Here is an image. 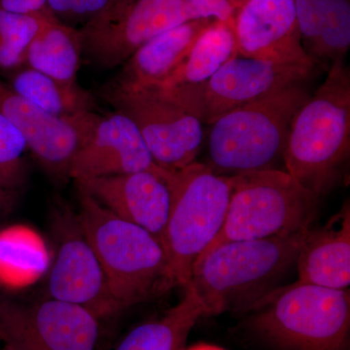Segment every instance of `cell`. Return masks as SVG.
I'll return each mask as SVG.
<instances>
[{
	"label": "cell",
	"mask_w": 350,
	"mask_h": 350,
	"mask_svg": "<svg viewBox=\"0 0 350 350\" xmlns=\"http://www.w3.org/2000/svg\"><path fill=\"white\" fill-rule=\"evenodd\" d=\"M206 308L193 288H185L176 306L129 332L115 350H183L197 322L206 317Z\"/></svg>",
	"instance_id": "21"
},
{
	"label": "cell",
	"mask_w": 350,
	"mask_h": 350,
	"mask_svg": "<svg viewBox=\"0 0 350 350\" xmlns=\"http://www.w3.org/2000/svg\"><path fill=\"white\" fill-rule=\"evenodd\" d=\"M232 177L224 227L204 253L229 241L291 236L310 229L319 198L287 172L269 170Z\"/></svg>",
	"instance_id": "7"
},
{
	"label": "cell",
	"mask_w": 350,
	"mask_h": 350,
	"mask_svg": "<svg viewBox=\"0 0 350 350\" xmlns=\"http://www.w3.org/2000/svg\"><path fill=\"white\" fill-rule=\"evenodd\" d=\"M230 2L232 4V6L234 7V8L237 9L239 8V6L241 5V4L243 3V2H245L246 0H229Z\"/></svg>",
	"instance_id": "33"
},
{
	"label": "cell",
	"mask_w": 350,
	"mask_h": 350,
	"mask_svg": "<svg viewBox=\"0 0 350 350\" xmlns=\"http://www.w3.org/2000/svg\"><path fill=\"white\" fill-rule=\"evenodd\" d=\"M0 113L24 135L27 148L51 178L68 180L78 139L69 120L43 112L0 79Z\"/></svg>",
	"instance_id": "16"
},
{
	"label": "cell",
	"mask_w": 350,
	"mask_h": 350,
	"mask_svg": "<svg viewBox=\"0 0 350 350\" xmlns=\"http://www.w3.org/2000/svg\"><path fill=\"white\" fill-rule=\"evenodd\" d=\"M183 350H225L221 347H216V345H207V344H198L189 347V349H184Z\"/></svg>",
	"instance_id": "32"
},
{
	"label": "cell",
	"mask_w": 350,
	"mask_h": 350,
	"mask_svg": "<svg viewBox=\"0 0 350 350\" xmlns=\"http://www.w3.org/2000/svg\"><path fill=\"white\" fill-rule=\"evenodd\" d=\"M77 135L69 177L75 181L138 172H163L131 119L114 111L80 113L68 119Z\"/></svg>",
	"instance_id": "12"
},
{
	"label": "cell",
	"mask_w": 350,
	"mask_h": 350,
	"mask_svg": "<svg viewBox=\"0 0 350 350\" xmlns=\"http://www.w3.org/2000/svg\"><path fill=\"white\" fill-rule=\"evenodd\" d=\"M169 183L172 202L162 241L177 285L185 288L196 264L224 227L232 177L195 162L170 172Z\"/></svg>",
	"instance_id": "6"
},
{
	"label": "cell",
	"mask_w": 350,
	"mask_h": 350,
	"mask_svg": "<svg viewBox=\"0 0 350 350\" xmlns=\"http://www.w3.org/2000/svg\"><path fill=\"white\" fill-rule=\"evenodd\" d=\"M250 326L275 350H349V289L296 282L278 287L254 308Z\"/></svg>",
	"instance_id": "5"
},
{
	"label": "cell",
	"mask_w": 350,
	"mask_h": 350,
	"mask_svg": "<svg viewBox=\"0 0 350 350\" xmlns=\"http://www.w3.org/2000/svg\"><path fill=\"white\" fill-rule=\"evenodd\" d=\"M296 266L297 282L332 289H349V204L324 227L308 230L299 250Z\"/></svg>",
	"instance_id": "18"
},
{
	"label": "cell",
	"mask_w": 350,
	"mask_h": 350,
	"mask_svg": "<svg viewBox=\"0 0 350 350\" xmlns=\"http://www.w3.org/2000/svg\"><path fill=\"white\" fill-rule=\"evenodd\" d=\"M38 15L0 10V70L6 75L25 66L27 49L38 29Z\"/></svg>",
	"instance_id": "25"
},
{
	"label": "cell",
	"mask_w": 350,
	"mask_h": 350,
	"mask_svg": "<svg viewBox=\"0 0 350 350\" xmlns=\"http://www.w3.org/2000/svg\"><path fill=\"white\" fill-rule=\"evenodd\" d=\"M77 219L100 260L115 300L123 310L177 286L160 239L118 217L77 186Z\"/></svg>",
	"instance_id": "1"
},
{
	"label": "cell",
	"mask_w": 350,
	"mask_h": 350,
	"mask_svg": "<svg viewBox=\"0 0 350 350\" xmlns=\"http://www.w3.org/2000/svg\"><path fill=\"white\" fill-rule=\"evenodd\" d=\"M0 350H4V349H0Z\"/></svg>",
	"instance_id": "34"
},
{
	"label": "cell",
	"mask_w": 350,
	"mask_h": 350,
	"mask_svg": "<svg viewBox=\"0 0 350 350\" xmlns=\"http://www.w3.org/2000/svg\"><path fill=\"white\" fill-rule=\"evenodd\" d=\"M170 172H138L75 183L115 215L163 241L172 202Z\"/></svg>",
	"instance_id": "15"
},
{
	"label": "cell",
	"mask_w": 350,
	"mask_h": 350,
	"mask_svg": "<svg viewBox=\"0 0 350 350\" xmlns=\"http://www.w3.org/2000/svg\"><path fill=\"white\" fill-rule=\"evenodd\" d=\"M100 320L82 306L48 300L23 304L0 297L4 350H98Z\"/></svg>",
	"instance_id": "10"
},
{
	"label": "cell",
	"mask_w": 350,
	"mask_h": 350,
	"mask_svg": "<svg viewBox=\"0 0 350 350\" xmlns=\"http://www.w3.org/2000/svg\"><path fill=\"white\" fill-rule=\"evenodd\" d=\"M0 10L32 16L49 12L47 0H0Z\"/></svg>",
	"instance_id": "29"
},
{
	"label": "cell",
	"mask_w": 350,
	"mask_h": 350,
	"mask_svg": "<svg viewBox=\"0 0 350 350\" xmlns=\"http://www.w3.org/2000/svg\"><path fill=\"white\" fill-rule=\"evenodd\" d=\"M18 195L19 192L17 191L0 187V217H4L12 213L17 204Z\"/></svg>",
	"instance_id": "30"
},
{
	"label": "cell",
	"mask_w": 350,
	"mask_h": 350,
	"mask_svg": "<svg viewBox=\"0 0 350 350\" xmlns=\"http://www.w3.org/2000/svg\"><path fill=\"white\" fill-rule=\"evenodd\" d=\"M109 0H47L48 11L64 24L83 25L103 12Z\"/></svg>",
	"instance_id": "27"
},
{
	"label": "cell",
	"mask_w": 350,
	"mask_h": 350,
	"mask_svg": "<svg viewBox=\"0 0 350 350\" xmlns=\"http://www.w3.org/2000/svg\"><path fill=\"white\" fill-rule=\"evenodd\" d=\"M349 153L350 70L340 61L295 115L283 163L319 199L342 179Z\"/></svg>",
	"instance_id": "2"
},
{
	"label": "cell",
	"mask_w": 350,
	"mask_h": 350,
	"mask_svg": "<svg viewBox=\"0 0 350 350\" xmlns=\"http://www.w3.org/2000/svg\"><path fill=\"white\" fill-rule=\"evenodd\" d=\"M194 15L183 0H137L116 15H98L79 31L82 59L100 70L123 66L144 44Z\"/></svg>",
	"instance_id": "11"
},
{
	"label": "cell",
	"mask_w": 350,
	"mask_h": 350,
	"mask_svg": "<svg viewBox=\"0 0 350 350\" xmlns=\"http://www.w3.org/2000/svg\"><path fill=\"white\" fill-rule=\"evenodd\" d=\"M301 45L315 66L345 61L350 48V0H294Z\"/></svg>",
	"instance_id": "19"
},
{
	"label": "cell",
	"mask_w": 350,
	"mask_h": 350,
	"mask_svg": "<svg viewBox=\"0 0 350 350\" xmlns=\"http://www.w3.org/2000/svg\"><path fill=\"white\" fill-rule=\"evenodd\" d=\"M308 230L291 236L229 241L204 253L188 286L202 301L207 317L230 310L251 312L296 265Z\"/></svg>",
	"instance_id": "3"
},
{
	"label": "cell",
	"mask_w": 350,
	"mask_h": 350,
	"mask_svg": "<svg viewBox=\"0 0 350 350\" xmlns=\"http://www.w3.org/2000/svg\"><path fill=\"white\" fill-rule=\"evenodd\" d=\"M314 68L305 64L237 56L204 84L172 91L163 90L202 124L211 125L234 108L283 88L305 82Z\"/></svg>",
	"instance_id": "9"
},
{
	"label": "cell",
	"mask_w": 350,
	"mask_h": 350,
	"mask_svg": "<svg viewBox=\"0 0 350 350\" xmlns=\"http://www.w3.org/2000/svg\"><path fill=\"white\" fill-rule=\"evenodd\" d=\"M42 241L24 227L0 232V284L16 287L36 280L47 267Z\"/></svg>",
	"instance_id": "24"
},
{
	"label": "cell",
	"mask_w": 350,
	"mask_h": 350,
	"mask_svg": "<svg viewBox=\"0 0 350 350\" xmlns=\"http://www.w3.org/2000/svg\"><path fill=\"white\" fill-rule=\"evenodd\" d=\"M232 25L238 56L314 66L301 45L294 0H246Z\"/></svg>",
	"instance_id": "14"
},
{
	"label": "cell",
	"mask_w": 350,
	"mask_h": 350,
	"mask_svg": "<svg viewBox=\"0 0 350 350\" xmlns=\"http://www.w3.org/2000/svg\"><path fill=\"white\" fill-rule=\"evenodd\" d=\"M195 19H214L230 22L236 8L229 0H183Z\"/></svg>",
	"instance_id": "28"
},
{
	"label": "cell",
	"mask_w": 350,
	"mask_h": 350,
	"mask_svg": "<svg viewBox=\"0 0 350 350\" xmlns=\"http://www.w3.org/2000/svg\"><path fill=\"white\" fill-rule=\"evenodd\" d=\"M39 25L25 57V66L64 83H77L82 61L78 29L50 12L39 14Z\"/></svg>",
	"instance_id": "20"
},
{
	"label": "cell",
	"mask_w": 350,
	"mask_h": 350,
	"mask_svg": "<svg viewBox=\"0 0 350 350\" xmlns=\"http://www.w3.org/2000/svg\"><path fill=\"white\" fill-rule=\"evenodd\" d=\"M100 94L137 126L159 167L176 172L196 162L204 142L202 123L162 87L105 84Z\"/></svg>",
	"instance_id": "8"
},
{
	"label": "cell",
	"mask_w": 350,
	"mask_h": 350,
	"mask_svg": "<svg viewBox=\"0 0 350 350\" xmlns=\"http://www.w3.org/2000/svg\"><path fill=\"white\" fill-rule=\"evenodd\" d=\"M137 0H109L105 10L111 11V12H119V11L125 10L131 4L135 3Z\"/></svg>",
	"instance_id": "31"
},
{
	"label": "cell",
	"mask_w": 350,
	"mask_h": 350,
	"mask_svg": "<svg viewBox=\"0 0 350 350\" xmlns=\"http://www.w3.org/2000/svg\"><path fill=\"white\" fill-rule=\"evenodd\" d=\"M6 75L18 94L55 118L68 120L98 108L93 94L78 83L59 81L27 66Z\"/></svg>",
	"instance_id": "22"
},
{
	"label": "cell",
	"mask_w": 350,
	"mask_h": 350,
	"mask_svg": "<svg viewBox=\"0 0 350 350\" xmlns=\"http://www.w3.org/2000/svg\"><path fill=\"white\" fill-rule=\"evenodd\" d=\"M303 84L278 90L215 120L207 138L206 165L225 176L276 170L295 115L310 96Z\"/></svg>",
	"instance_id": "4"
},
{
	"label": "cell",
	"mask_w": 350,
	"mask_h": 350,
	"mask_svg": "<svg viewBox=\"0 0 350 350\" xmlns=\"http://www.w3.org/2000/svg\"><path fill=\"white\" fill-rule=\"evenodd\" d=\"M57 217L59 243L48 278L50 298L82 306L100 320L122 312L77 216L66 211Z\"/></svg>",
	"instance_id": "13"
},
{
	"label": "cell",
	"mask_w": 350,
	"mask_h": 350,
	"mask_svg": "<svg viewBox=\"0 0 350 350\" xmlns=\"http://www.w3.org/2000/svg\"><path fill=\"white\" fill-rule=\"evenodd\" d=\"M232 20H213L207 25L181 66L161 87L172 91L200 86L238 56Z\"/></svg>",
	"instance_id": "23"
},
{
	"label": "cell",
	"mask_w": 350,
	"mask_h": 350,
	"mask_svg": "<svg viewBox=\"0 0 350 350\" xmlns=\"http://www.w3.org/2000/svg\"><path fill=\"white\" fill-rule=\"evenodd\" d=\"M27 150L23 133L0 113V187L17 192L25 187L29 179Z\"/></svg>",
	"instance_id": "26"
},
{
	"label": "cell",
	"mask_w": 350,
	"mask_h": 350,
	"mask_svg": "<svg viewBox=\"0 0 350 350\" xmlns=\"http://www.w3.org/2000/svg\"><path fill=\"white\" fill-rule=\"evenodd\" d=\"M213 20H190L162 32L139 48L105 84L117 88L162 86Z\"/></svg>",
	"instance_id": "17"
}]
</instances>
